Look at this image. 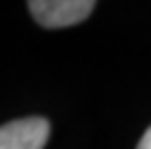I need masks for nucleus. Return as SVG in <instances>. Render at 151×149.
<instances>
[{
    "mask_svg": "<svg viewBox=\"0 0 151 149\" xmlns=\"http://www.w3.org/2000/svg\"><path fill=\"white\" fill-rule=\"evenodd\" d=\"M38 25L47 29L71 27L89 18L96 0H27Z\"/></svg>",
    "mask_w": 151,
    "mask_h": 149,
    "instance_id": "1",
    "label": "nucleus"
},
{
    "mask_svg": "<svg viewBox=\"0 0 151 149\" xmlns=\"http://www.w3.org/2000/svg\"><path fill=\"white\" fill-rule=\"evenodd\" d=\"M49 120L40 116L5 122L0 129V149H45Z\"/></svg>",
    "mask_w": 151,
    "mask_h": 149,
    "instance_id": "2",
    "label": "nucleus"
},
{
    "mask_svg": "<svg viewBox=\"0 0 151 149\" xmlns=\"http://www.w3.org/2000/svg\"><path fill=\"white\" fill-rule=\"evenodd\" d=\"M138 149H151V127L145 131V136L140 138V142H138Z\"/></svg>",
    "mask_w": 151,
    "mask_h": 149,
    "instance_id": "3",
    "label": "nucleus"
}]
</instances>
